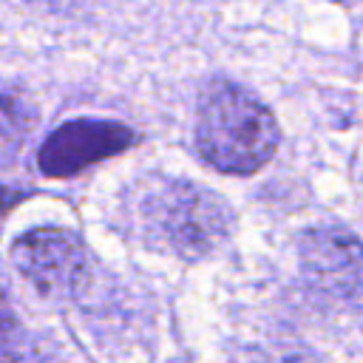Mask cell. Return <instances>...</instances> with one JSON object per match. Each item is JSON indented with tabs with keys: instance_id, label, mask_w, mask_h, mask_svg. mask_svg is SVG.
<instances>
[{
	"instance_id": "cell-4",
	"label": "cell",
	"mask_w": 363,
	"mask_h": 363,
	"mask_svg": "<svg viewBox=\"0 0 363 363\" xmlns=\"http://www.w3.org/2000/svg\"><path fill=\"white\" fill-rule=\"evenodd\" d=\"M136 142V133L111 119H74L60 125L40 147L37 164L51 179L74 176L108 156L128 150Z\"/></svg>"
},
{
	"instance_id": "cell-7",
	"label": "cell",
	"mask_w": 363,
	"mask_h": 363,
	"mask_svg": "<svg viewBox=\"0 0 363 363\" xmlns=\"http://www.w3.org/2000/svg\"><path fill=\"white\" fill-rule=\"evenodd\" d=\"M20 357H23V329L6 289L0 286V363H17Z\"/></svg>"
},
{
	"instance_id": "cell-2",
	"label": "cell",
	"mask_w": 363,
	"mask_h": 363,
	"mask_svg": "<svg viewBox=\"0 0 363 363\" xmlns=\"http://www.w3.org/2000/svg\"><path fill=\"white\" fill-rule=\"evenodd\" d=\"M281 130L272 111L235 82H213L196 113V147L201 159L221 173H255L264 167Z\"/></svg>"
},
{
	"instance_id": "cell-6",
	"label": "cell",
	"mask_w": 363,
	"mask_h": 363,
	"mask_svg": "<svg viewBox=\"0 0 363 363\" xmlns=\"http://www.w3.org/2000/svg\"><path fill=\"white\" fill-rule=\"evenodd\" d=\"M34 119L37 111L26 88L14 82H0V156H11L26 142Z\"/></svg>"
},
{
	"instance_id": "cell-5",
	"label": "cell",
	"mask_w": 363,
	"mask_h": 363,
	"mask_svg": "<svg viewBox=\"0 0 363 363\" xmlns=\"http://www.w3.org/2000/svg\"><path fill=\"white\" fill-rule=\"evenodd\" d=\"M301 264L323 292L357 301L363 298V244L340 227H315L301 238Z\"/></svg>"
},
{
	"instance_id": "cell-1",
	"label": "cell",
	"mask_w": 363,
	"mask_h": 363,
	"mask_svg": "<svg viewBox=\"0 0 363 363\" xmlns=\"http://www.w3.org/2000/svg\"><path fill=\"white\" fill-rule=\"evenodd\" d=\"M133 190L130 221L150 247L204 258L233 233V210L207 187L187 179H150Z\"/></svg>"
},
{
	"instance_id": "cell-8",
	"label": "cell",
	"mask_w": 363,
	"mask_h": 363,
	"mask_svg": "<svg viewBox=\"0 0 363 363\" xmlns=\"http://www.w3.org/2000/svg\"><path fill=\"white\" fill-rule=\"evenodd\" d=\"M20 199H26V193L23 190H14V187H6V184H0V216L6 213V210H11Z\"/></svg>"
},
{
	"instance_id": "cell-3",
	"label": "cell",
	"mask_w": 363,
	"mask_h": 363,
	"mask_svg": "<svg viewBox=\"0 0 363 363\" xmlns=\"http://www.w3.org/2000/svg\"><path fill=\"white\" fill-rule=\"evenodd\" d=\"M14 264L45 298H77L88 284V255L82 244L60 227L28 230L14 244Z\"/></svg>"
}]
</instances>
